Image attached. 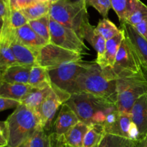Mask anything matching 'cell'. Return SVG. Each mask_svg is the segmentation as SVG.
I'll return each instance as SVG.
<instances>
[{
  "label": "cell",
  "instance_id": "6da1fadb",
  "mask_svg": "<svg viewBox=\"0 0 147 147\" xmlns=\"http://www.w3.org/2000/svg\"><path fill=\"white\" fill-rule=\"evenodd\" d=\"M87 93L116 105V80L109 78L96 63H89L79 74L70 94Z\"/></svg>",
  "mask_w": 147,
  "mask_h": 147
},
{
  "label": "cell",
  "instance_id": "7a4b0ae2",
  "mask_svg": "<svg viewBox=\"0 0 147 147\" xmlns=\"http://www.w3.org/2000/svg\"><path fill=\"white\" fill-rule=\"evenodd\" d=\"M80 121L88 125H103L109 113L117 110L116 105L87 93L71 94L66 102Z\"/></svg>",
  "mask_w": 147,
  "mask_h": 147
},
{
  "label": "cell",
  "instance_id": "3957f363",
  "mask_svg": "<svg viewBox=\"0 0 147 147\" xmlns=\"http://www.w3.org/2000/svg\"><path fill=\"white\" fill-rule=\"evenodd\" d=\"M86 3L58 0L50 4L49 15L65 27L73 30L83 40L93 27L89 22Z\"/></svg>",
  "mask_w": 147,
  "mask_h": 147
},
{
  "label": "cell",
  "instance_id": "277c9868",
  "mask_svg": "<svg viewBox=\"0 0 147 147\" xmlns=\"http://www.w3.org/2000/svg\"><path fill=\"white\" fill-rule=\"evenodd\" d=\"M9 147H20L42 128L39 116L25 105L17 106L5 121Z\"/></svg>",
  "mask_w": 147,
  "mask_h": 147
},
{
  "label": "cell",
  "instance_id": "5b68a950",
  "mask_svg": "<svg viewBox=\"0 0 147 147\" xmlns=\"http://www.w3.org/2000/svg\"><path fill=\"white\" fill-rule=\"evenodd\" d=\"M116 107L121 113H131L136 100L147 93V78L144 73L118 78Z\"/></svg>",
  "mask_w": 147,
  "mask_h": 147
},
{
  "label": "cell",
  "instance_id": "8992f818",
  "mask_svg": "<svg viewBox=\"0 0 147 147\" xmlns=\"http://www.w3.org/2000/svg\"><path fill=\"white\" fill-rule=\"evenodd\" d=\"M83 55L66 50L52 43L42 47L37 55V65L47 70H53L63 65L82 60Z\"/></svg>",
  "mask_w": 147,
  "mask_h": 147
},
{
  "label": "cell",
  "instance_id": "52a82bcc",
  "mask_svg": "<svg viewBox=\"0 0 147 147\" xmlns=\"http://www.w3.org/2000/svg\"><path fill=\"white\" fill-rule=\"evenodd\" d=\"M116 78L134 76L143 72L140 60L130 42L124 36L111 69Z\"/></svg>",
  "mask_w": 147,
  "mask_h": 147
},
{
  "label": "cell",
  "instance_id": "ba28073f",
  "mask_svg": "<svg viewBox=\"0 0 147 147\" xmlns=\"http://www.w3.org/2000/svg\"><path fill=\"white\" fill-rule=\"evenodd\" d=\"M50 43L81 55L88 54V47L73 30L56 22L50 17Z\"/></svg>",
  "mask_w": 147,
  "mask_h": 147
},
{
  "label": "cell",
  "instance_id": "9c48e42d",
  "mask_svg": "<svg viewBox=\"0 0 147 147\" xmlns=\"http://www.w3.org/2000/svg\"><path fill=\"white\" fill-rule=\"evenodd\" d=\"M52 90L42 103L37 115L41 126L45 131H49L52 127L56 113L63 103L70 99L71 95L58 88L51 83Z\"/></svg>",
  "mask_w": 147,
  "mask_h": 147
},
{
  "label": "cell",
  "instance_id": "30bf717a",
  "mask_svg": "<svg viewBox=\"0 0 147 147\" xmlns=\"http://www.w3.org/2000/svg\"><path fill=\"white\" fill-rule=\"evenodd\" d=\"M88 64V63L80 60L67 63L48 70L51 83L70 94L73 83L79 74L87 67Z\"/></svg>",
  "mask_w": 147,
  "mask_h": 147
},
{
  "label": "cell",
  "instance_id": "8fae6325",
  "mask_svg": "<svg viewBox=\"0 0 147 147\" xmlns=\"http://www.w3.org/2000/svg\"><path fill=\"white\" fill-rule=\"evenodd\" d=\"M9 40L11 47L17 64L21 65L34 66L37 65V53L16 40L10 33V30L1 32V37Z\"/></svg>",
  "mask_w": 147,
  "mask_h": 147
},
{
  "label": "cell",
  "instance_id": "7c38bea8",
  "mask_svg": "<svg viewBox=\"0 0 147 147\" xmlns=\"http://www.w3.org/2000/svg\"><path fill=\"white\" fill-rule=\"evenodd\" d=\"M121 27L137 55L142 69H147V40L129 23H121Z\"/></svg>",
  "mask_w": 147,
  "mask_h": 147
},
{
  "label": "cell",
  "instance_id": "4fadbf2b",
  "mask_svg": "<svg viewBox=\"0 0 147 147\" xmlns=\"http://www.w3.org/2000/svg\"><path fill=\"white\" fill-rule=\"evenodd\" d=\"M10 33L16 40L31 49L37 55L42 47L48 44L31 28L28 23L17 30H11Z\"/></svg>",
  "mask_w": 147,
  "mask_h": 147
},
{
  "label": "cell",
  "instance_id": "5bb4252c",
  "mask_svg": "<svg viewBox=\"0 0 147 147\" xmlns=\"http://www.w3.org/2000/svg\"><path fill=\"white\" fill-rule=\"evenodd\" d=\"M80 121L73 109L63 103L60 112L53 123V132L59 136H64L70 129Z\"/></svg>",
  "mask_w": 147,
  "mask_h": 147
},
{
  "label": "cell",
  "instance_id": "9a60e30c",
  "mask_svg": "<svg viewBox=\"0 0 147 147\" xmlns=\"http://www.w3.org/2000/svg\"><path fill=\"white\" fill-rule=\"evenodd\" d=\"M123 38H124V33L121 30L119 34L106 41V49L103 55L100 57H96L95 62L98 65L100 66V68L103 70L113 68L118 50Z\"/></svg>",
  "mask_w": 147,
  "mask_h": 147
},
{
  "label": "cell",
  "instance_id": "2e32d148",
  "mask_svg": "<svg viewBox=\"0 0 147 147\" xmlns=\"http://www.w3.org/2000/svg\"><path fill=\"white\" fill-rule=\"evenodd\" d=\"M132 121L140 132L142 142L147 137V93L139 98L131 111Z\"/></svg>",
  "mask_w": 147,
  "mask_h": 147
},
{
  "label": "cell",
  "instance_id": "e0dca14e",
  "mask_svg": "<svg viewBox=\"0 0 147 147\" xmlns=\"http://www.w3.org/2000/svg\"><path fill=\"white\" fill-rule=\"evenodd\" d=\"M32 66L14 65L3 71L4 82L9 83L29 84L30 71Z\"/></svg>",
  "mask_w": 147,
  "mask_h": 147
},
{
  "label": "cell",
  "instance_id": "ac0fdd59",
  "mask_svg": "<svg viewBox=\"0 0 147 147\" xmlns=\"http://www.w3.org/2000/svg\"><path fill=\"white\" fill-rule=\"evenodd\" d=\"M32 89L29 84L3 82L0 86V96L21 102Z\"/></svg>",
  "mask_w": 147,
  "mask_h": 147
},
{
  "label": "cell",
  "instance_id": "d6986e66",
  "mask_svg": "<svg viewBox=\"0 0 147 147\" xmlns=\"http://www.w3.org/2000/svg\"><path fill=\"white\" fill-rule=\"evenodd\" d=\"M132 122L133 121L131 113L119 112L118 119L111 126L105 129V133L116 135L129 139V131Z\"/></svg>",
  "mask_w": 147,
  "mask_h": 147
},
{
  "label": "cell",
  "instance_id": "ffe728a7",
  "mask_svg": "<svg viewBox=\"0 0 147 147\" xmlns=\"http://www.w3.org/2000/svg\"><path fill=\"white\" fill-rule=\"evenodd\" d=\"M90 125L79 121L64 135L66 145L73 147H83V140Z\"/></svg>",
  "mask_w": 147,
  "mask_h": 147
},
{
  "label": "cell",
  "instance_id": "44dd1931",
  "mask_svg": "<svg viewBox=\"0 0 147 147\" xmlns=\"http://www.w3.org/2000/svg\"><path fill=\"white\" fill-rule=\"evenodd\" d=\"M52 90L51 84L41 89L33 88L22 100L21 103L25 105L29 109L34 111L37 114L42 103Z\"/></svg>",
  "mask_w": 147,
  "mask_h": 147
},
{
  "label": "cell",
  "instance_id": "7402d4cb",
  "mask_svg": "<svg viewBox=\"0 0 147 147\" xmlns=\"http://www.w3.org/2000/svg\"><path fill=\"white\" fill-rule=\"evenodd\" d=\"M51 84L48 70L40 65H34L30 71L29 85L35 89H41L46 88Z\"/></svg>",
  "mask_w": 147,
  "mask_h": 147
},
{
  "label": "cell",
  "instance_id": "603a6c76",
  "mask_svg": "<svg viewBox=\"0 0 147 147\" xmlns=\"http://www.w3.org/2000/svg\"><path fill=\"white\" fill-rule=\"evenodd\" d=\"M111 8L117 14L121 23L125 22L136 8L139 0H110Z\"/></svg>",
  "mask_w": 147,
  "mask_h": 147
},
{
  "label": "cell",
  "instance_id": "cb8c5ba5",
  "mask_svg": "<svg viewBox=\"0 0 147 147\" xmlns=\"http://www.w3.org/2000/svg\"><path fill=\"white\" fill-rule=\"evenodd\" d=\"M25 16L20 10L11 9L9 7L4 18L3 30H17L28 23Z\"/></svg>",
  "mask_w": 147,
  "mask_h": 147
},
{
  "label": "cell",
  "instance_id": "d4e9b609",
  "mask_svg": "<svg viewBox=\"0 0 147 147\" xmlns=\"http://www.w3.org/2000/svg\"><path fill=\"white\" fill-rule=\"evenodd\" d=\"M8 39L0 37V70L4 71L8 67L17 65Z\"/></svg>",
  "mask_w": 147,
  "mask_h": 147
},
{
  "label": "cell",
  "instance_id": "484cf974",
  "mask_svg": "<svg viewBox=\"0 0 147 147\" xmlns=\"http://www.w3.org/2000/svg\"><path fill=\"white\" fill-rule=\"evenodd\" d=\"M50 2L37 1L35 4L22 10V12L25 16L28 21H32L48 15L50 12Z\"/></svg>",
  "mask_w": 147,
  "mask_h": 147
},
{
  "label": "cell",
  "instance_id": "4316f807",
  "mask_svg": "<svg viewBox=\"0 0 147 147\" xmlns=\"http://www.w3.org/2000/svg\"><path fill=\"white\" fill-rule=\"evenodd\" d=\"M105 134L103 125L91 124L84 137L83 147H97Z\"/></svg>",
  "mask_w": 147,
  "mask_h": 147
},
{
  "label": "cell",
  "instance_id": "83f0119b",
  "mask_svg": "<svg viewBox=\"0 0 147 147\" xmlns=\"http://www.w3.org/2000/svg\"><path fill=\"white\" fill-rule=\"evenodd\" d=\"M50 15H46L38 20L29 21L28 24L31 28L48 43L50 42Z\"/></svg>",
  "mask_w": 147,
  "mask_h": 147
},
{
  "label": "cell",
  "instance_id": "f1b7e54d",
  "mask_svg": "<svg viewBox=\"0 0 147 147\" xmlns=\"http://www.w3.org/2000/svg\"><path fill=\"white\" fill-rule=\"evenodd\" d=\"M96 32L103 36L106 40H110L121 32V30L119 29L110 20L103 18L99 21L98 25L95 27Z\"/></svg>",
  "mask_w": 147,
  "mask_h": 147
},
{
  "label": "cell",
  "instance_id": "f546056e",
  "mask_svg": "<svg viewBox=\"0 0 147 147\" xmlns=\"http://www.w3.org/2000/svg\"><path fill=\"white\" fill-rule=\"evenodd\" d=\"M95 27H93L86 34L84 40L88 42L93 48L97 52V57H100L103 55L106 49V40L103 36L100 35L95 30Z\"/></svg>",
  "mask_w": 147,
  "mask_h": 147
},
{
  "label": "cell",
  "instance_id": "4dcf8cb0",
  "mask_svg": "<svg viewBox=\"0 0 147 147\" xmlns=\"http://www.w3.org/2000/svg\"><path fill=\"white\" fill-rule=\"evenodd\" d=\"M135 142L116 136L106 134L97 147H131Z\"/></svg>",
  "mask_w": 147,
  "mask_h": 147
},
{
  "label": "cell",
  "instance_id": "1f68e13d",
  "mask_svg": "<svg viewBox=\"0 0 147 147\" xmlns=\"http://www.w3.org/2000/svg\"><path fill=\"white\" fill-rule=\"evenodd\" d=\"M28 147H50V141L49 135L46 131L40 128L25 142Z\"/></svg>",
  "mask_w": 147,
  "mask_h": 147
},
{
  "label": "cell",
  "instance_id": "d6a6232c",
  "mask_svg": "<svg viewBox=\"0 0 147 147\" xmlns=\"http://www.w3.org/2000/svg\"><path fill=\"white\" fill-rule=\"evenodd\" d=\"M147 20V6L144 4L141 0H139L136 8L131 15L128 17L125 22L129 23L131 25L136 24Z\"/></svg>",
  "mask_w": 147,
  "mask_h": 147
},
{
  "label": "cell",
  "instance_id": "836d02e7",
  "mask_svg": "<svg viewBox=\"0 0 147 147\" xmlns=\"http://www.w3.org/2000/svg\"><path fill=\"white\" fill-rule=\"evenodd\" d=\"M86 2L87 6L93 7L97 10L103 18L107 17L109 10L111 9L110 0H86Z\"/></svg>",
  "mask_w": 147,
  "mask_h": 147
},
{
  "label": "cell",
  "instance_id": "e575fe53",
  "mask_svg": "<svg viewBox=\"0 0 147 147\" xmlns=\"http://www.w3.org/2000/svg\"><path fill=\"white\" fill-rule=\"evenodd\" d=\"M36 2L37 0H8V6L11 9L22 11Z\"/></svg>",
  "mask_w": 147,
  "mask_h": 147
},
{
  "label": "cell",
  "instance_id": "d590c367",
  "mask_svg": "<svg viewBox=\"0 0 147 147\" xmlns=\"http://www.w3.org/2000/svg\"><path fill=\"white\" fill-rule=\"evenodd\" d=\"M21 104V102L13 99L7 98L0 96V112L8 109L17 108Z\"/></svg>",
  "mask_w": 147,
  "mask_h": 147
},
{
  "label": "cell",
  "instance_id": "8d00e7d4",
  "mask_svg": "<svg viewBox=\"0 0 147 147\" xmlns=\"http://www.w3.org/2000/svg\"><path fill=\"white\" fill-rule=\"evenodd\" d=\"M50 141V147H65V142L64 136H59L56 134L52 132L49 135Z\"/></svg>",
  "mask_w": 147,
  "mask_h": 147
},
{
  "label": "cell",
  "instance_id": "74e56055",
  "mask_svg": "<svg viewBox=\"0 0 147 147\" xmlns=\"http://www.w3.org/2000/svg\"><path fill=\"white\" fill-rule=\"evenodd\" d=\"M8 146L5 122H0V147Z\"/></svg>",
  "mask_w": 147,
  "mask_h": 147
},
{
  "label": "cell",
  "instance_id": "f35d334b",
  "mask_svg": "<svg viewBox=\"0 0 147 147\" xmlns=\"http://www.w3.org/2000/svg\"><path fill=\"white\" fill-rule=\"evenodd\" d=\"M138 32L147 40V20L134 26Z\"/></svg>",
  "mask_w": 147,
  "mask_h": 147
},
{
  "label": "cell",
  "instance_id": "ab89813d",
  "mask_svg": "<svg viewBox=\"0 0 147 147\" xmlns=\"http://www.w3.org/2000/svg\"><path fill=\"white\" fill-rule=\"evenodd\" d=\"M8 10V0H0V18H4Z\"/></svg>",
  "mask_w": 147,
  "mask_h": 147
},
{
  "label": "cell",
  "instance_id": "60d3db41",
  "mask_svg": "<svg viewBox=\"0 0 147 147\" xmlns=\"http://www.w3.org/2000/svg\"><path fill=\"white\" fill-rule=\"evenodd\" d=\"M3 27H4V19L0 18V36H1V32H2Z\"/></svg>",
  "mask_w": 147,
  "mask_h": 147
},
{
  "label": "cell",
  "instance_id": "b9f144b4",
  "mask_svg": "<svg viewBox=\"0 0 147 147\" xmlns=\"http://www.w3.org/2000/svg\"><path fill=\"white\" fill-rule=\"evenodd\" d=\"M143 142H135L131 147H142Z\"/></svg>",
  "mask_w": 147,
  "mask_h": 147
},
{
  "label": "cell",
  "instance_id": "7bdbcfd3",
  "mask_svg": "<svg viewBox=\"0 0 147 147\" xmlns=\"http://www.w3.org/2000/svg\"><path fill=\"white\" fill-rule=\"evenodd\" d=\"M3 82H4V79H3V71L2 70H0V86H1Z\"/></svg>",
  "mask_w": 147,
  "mask_h": 147
},
{
  "label": "cell",
  "instance_id": "ee69618b",
  "mask_svg": "<svg viewBox=\"0 0 147 147\" xmlns=\"http://www.w3.org/2000/svg\"><path fill=\"white\" fill-rule=\"evenodd\" d=\"M73 2H80V3H86V0H70Z\"/></svg>",
  "mask_w": 147,
  "mask_h": 147
},
{
  "label": "cell",
  "instance_id": "f6af8a7d",
  "mask_svg": "<svg viewBox=\"0 0 147 147\" xmlns=\"http://www.w3.org/2000/svg\"><path fill=\"white\" fill-rule=\"evenodd\" d=\"M142 147H147V137L145 139V140L144 141L143 143H142Z\"/></svg>",
  "mask_w": 147,
  "mask_h": 147
},
{
  "label": "cell",
  "instance_id": "bcb514c9",
  "mask_svg": "<svg viewBox=\"0 0 147 147\" xmlns=\"http://www.w3.org/2000/svg\"><path fill=\"white\" fill-rule=\"evenodd\" d=\"M37 1L40 2H50V0H37Z\"/></svg>",
  "mask_w": 147,
  "mask_h": 147
},
{
  "label": "cell",
  "instance_id": "7dc6e473",
  "mask_svg": "<svg viewBox=\"0 0 147 147\" xmlns=\"http://www.w3.org/2000/svg\"><path fill=\"white\" fill-rule=\"evenodd\" d=\"M142 70H143L145 76H146V77L147 78V69H142Z\"/></svg>",
  "mask_w": 147,
  "mask_h": 147
},
{
  "label": "cell",
  "instance_id": "c3c4849f",
  "mask_svg": "<svg viewBox=\"0 0 147 147\" xmlns=\"http://www.w3.org/2000/svg\"><path fill=\"white\" fill-rule=\"evenodd\" d=\"M58 1V0H50V4H53V3L56 2V1Z\"/></svg>",
  "mask_w": 147,
  "mask_h": 147
},
{
  "label": "cell",
  "instance_id": "681fc988",
  "mask_svg": "<svg viewBox=\"0 0 147 147\" xmlns=\"http://www.w3.org/2000/svg\"><path fill=\"white\" fill-rule=\"evenodd\" d=\"M20 147H28V146H27V144H26V143H24V144H23L21 146H20Z\"/></svg>",
  "mask_w": 147,
  "mask_h": 147
},
{
  "label": "cell",
  "instance_id": "f907efd6",
  "mask_svg": "<svg viewBox=\"0 0 147 147\" xmlns=\"http://www.w3.org/2000/svg\"><path fill=\"white\" fill-rule=\"evenodd\" d=\"M65 147H73V146H69V145H65Z\"/></svg>",
  "mask_w": 147,
  "mask_h": 147
},
{
  "label": "cell",
  "instance_id": "816d5d0a",
  "mask_svg": "<svg viewBox=\"0 0 147 147\" xmlns=\"http://www.w3.org/2000/svg\"><path fill=\"white\" fill-rule=\"evenodd\" d=\"M4 147H9L8 146H4Z\"/></svg>",
  "mask_w": 147,
  "mask_h": 147
},
{
  "label": "cell",
  "instance_id": "f5cc1de1",
  "mask_svg": "<svg viewBox=\"0 0 147 147\" xmlns=\"http://www.w3.org/2000/svg\"><path fill=\"white\" fill-rule=\"evenodd\" d=\"M0 37H1V36H0Z\"/></svg>",
  "mask_w": 147,
  "mask_h": 147
}]
</instances>
